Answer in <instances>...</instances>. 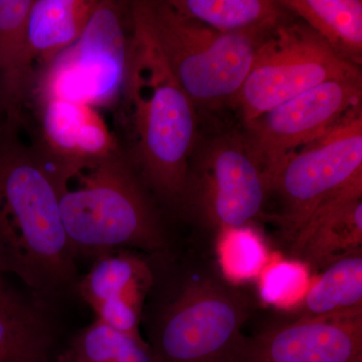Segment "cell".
Here are the masks:
<instances>
[{"mask_svg":"<svg viewBox=\"0 0 362 362\" xmlns=\"http://www.w3.org/2000/svg\"><path fill=\"white\" fill-rule=\"evenodd\" d=\"M9 125L0 140V273L42 298L77 289L75 252L62 218L61 189L33 144Z\"/></svg>","mask_w":362,"mask_h":362,"instance_id":"cell-1","label":"cell"},{"mask_svg":"<svg viewBox=\"0 0 362 362\" xmlns=\"http://www.w3.org/2000/svg\"><path fill=\"white\" fill-rule=\"evenodd\" d=\"M121 101L132 130L128 160L147 189L180 209L199 141L197 108L134 28Z\"/></svg>","mask_w":362,"mask_h":362,"instance_id":"cell-2","label":"cell"},{"mask_svg":"<svg viewBox=\"0 0 362 362\" xmlns=\"http://www.w3.org/2000/svg\"><path fill=\"white\" fill-rule=\"evenodd\" d=\"M180 271L150 315L156 362H235L251 299L204 259Z\"/></svg>","mask_w":362,"mask_h":362,"instance_id":"cell-3","label":"cell"},{"mask_svg":"<svg viewBox=\"0 0 362 362\" xmlns=\"http://www.w3.org/2000/svg\"><path fill=\"white\" fill-rule=\"evenodd\" d=\"M131 25L154 47L195 108L235 104L270 35L216 32L176 13L168 1L128 2Z\"/></svg>","mask_w":362,"mask_h":362,"instance_id":"cell-4","label":"cell"},{"mask_svg":"<svg viewBox=\"0 0 362 362\" xmlns=\"http://www.w3.org/2000/svg\"><path fill=\"white\" fill-rule=\"evenodd\" d=\"M71 180L78 187L66 188L59 206L76 257L97 259L123 250L168 252L165 228L123 150L82 169Z\"/></svg>","mask_w":362,"mask_h":362,"instance_id":"cell-5","label":"cell"},{"mask_svg":"<svg viewBox=\"0 0 362 362\" xmlns=\"http://www.w3.org/2000/svg\"><path fill=\"white\" fill-rule=\"evenodd\" d=\"M128 2L100 0L84 32L37 73L32 103L61 99L94 108L121 101L130 40Z\"/></svg>","mask_w":362,"mask_h":362,"instance_id":"cell-6","label":"cell"},{"mask_svg":"<svg viewBox=\"0 0 362 362\" xmlns=\"http://www.w3.org/2000/svg\"><path fill=\"white\" fill-rule=\"evenodd\" d=\"M362 180V107L357 105L315 141L288 157L270 185L278 199L271 216L292 244L319 206Z\"/></svg>","mask_w":362,"mask_h":362,"instance_id":"cell-7","label":"cell"},{"mask_svg":"<svg viewBox=\"0 0 362 362\" xmlns=\"http://www.w3.org/2000/svg\"><path fill=\"white\" fill-rule=\"evenodd\" d=\"M269 197L263 168L244 133L228 131L195 148L180 209L220 232L261 218Z\"/></svg>","mask_w":362,"mask_h":362,"instance_id":"cell-8","label":"cell"},{"mask_svg":"<svg viewBox=\"0 0 362 362\" xmlns=\"http://www.w3.org/2000/svg\"><path fill=\"white\" fill-rule=\"evenodd\" d=\"M361 75L304 23L277 26L257 52L233 107L245 123L328 81Z\"/></svg>","mask_w":362,"mask_h":362,"instance_id":"cell-9","label":"cell"},{"mask_svg":"<svg viewBox=\"0 0 362 362\" xmlns=\"http://www.w3.org/2000/svg\"><path fill=\"white\" fill-rule=\"evenodd\" d=\"M361 75L328 81L245 123L244 135L269 190L288 157L332 129L361 104Z\"/></svg>","mask_w":362,"mask_h":362,"instance_id":"cell-10","label":"cell"},{"mask_svg":"<svg viewBox=\"0 0 362 362\" xmlns=\"http://www.w3.org/2000/svg\"><path fill=\"white\" fill-rule=\"evenodd\" d=\"M235 362H362V312L290 320L244 335Z\"/></svg>","mask_w":362,"mask_h":362,"instance_id":"cell-11","label":"cell"},{"mask_svg":"<svg viewBox=\"0 0 362 362\" xmlns=\"http://www.w3.org/2000/svg\"><path fill=\"white\" fill-rule=\"evenodd\" d=\"M289 247L311 272L362 252V180L317 207Z\"/></svg>","mask_w":362,"mask_h":362,"instance_id":"cell-12","label":"cell"},{"mask_svg":"<svg viewBox=\"0 0 362 362\" xmlns=\"http://www.w3.org/2000/svg\"><path fill=\"white\" fill-rule=\"evenodd\" d=\"M33 0H0V84L11 125L25 127L32 103L37 69L28 39Z\"/></svg>","mask_w":362,"mask_h":362,"instance_id":"cell-13","label":"cell"},{"mask_svg":"<svg viewBox=\"0 0 362 362\" xmlns=\"http://www.w3.org/2000/svg\"><path fill=\"white\" fill-rule=\"evenodd\" d=\"M154 272L137 252L118 251L100 257L80 279L77 290L93 310L107 306H129L143 313L154 284Z\"/></svg>","mask_w":362,"mask_h":362,"instance_id":"cell-14","label":"cell"},{"mask_svg":"<svg viewBox=\"0 0 362 362\" xmlns=\"http://www.w3.org/2000/svg\"><path fill=\"white\" fill-rule=\"evenodd\" d=\"M52 345L42 306L16 294L0 273V362H52Z\"/></svg>","mask_w":362,"mask_h":362,"instance_id":"cell-15","label":"cell"},{"mask_svg":"<svg viewBox=\"0 0 362 362\" xmlns=\"http://www.w3.org/2000/svg\"><path fill=\"white\" fill-rule=\"evenodd\" d=\"M100 0H33L28 39L37 73L75 44Z\"/></svg>","mask_w":362,"mask_h":362,"instance_id":"cell-16","label":"cell"},{"mask_svg":"<svg viewBox=\"0 0 362 362\" xmlns=\"http://www.w3.org/2000/svg\"><path fill=\"white\" fill-rule=\"evenodd\" d=\"M344 61L362 63L361 0H281Z\"/></svg>","mask_w":362,"mask_h":362,"instance_id":"cell-17","label":"cell"},{"mask_svg":"<svg viewBox=\"0 0 362 362\" xmlns=\"http://www.w3.org/2000/svg\"><path fill=\"white\" fill-rule=\"evenodd\" d=\"M176 11L216 32L270 35L287 21L288 11L273 0H168Z\"/></svg>","mask_w":362,"mask_h":362,"instance_id":"cell-18","label":"cell"},{"mask_svg":"<svg viewBox=\"0 0 362 362\" xmlns=\"http://www.w3.org/2000/svg\"><path fill=\"white\" fill-rule=\"evenodd\" d=\"M362 312V252L349 255L323 269L304 299L292 311V320Z\"/></svg>","mask_w":362,"mask_h":362,"instance_id":"cell-19","label":"cell"},{"mask_svg":"<svg viewBox=\"0 0 362 362\" xmlns=\"http://www.w3.org/2000/svg\"><path fill=\"white\" fill-rule=\"evenodd\" d=\"M66 352L74 362H156L144 338L118 332L97 319L73 338Z\"/></svg>","mask_w":362,"mask_h":362,"instance_id":"cell-20","label":"cell"},{"mask_svg":"<svg viewBox=\"0 0 362 362\" xmlns=\"http://www.w3.org/2000/svg\"><path fill=\"white\" fill-rule=\"evenodd\" d=\"M216 252L218 271L233 285L256 280L271 259L261 235L251 226L218 232Z\"/></svg>","mask_w":362,"mask_h":362,"instance_id":"cell-21","label":"cell"},{"mask_svg":"<svg viewBox=\"0 0 362 362\" xmlns=\"http://www.w3.org/2000/svg\"><path fill=\"white\" fill-rule=\"evenodd\" d=\"M311 273L299 259H270L256 279L259 296L265 304L292 312L313 282Z\"/></svg>","mask_w":362,"mask_h":362,"instance_id":"cell-22","label":"cell"},{"mask_svg":"<svg viewBox=\"0 0 362 362\" xmlns=\"http://www.w3.org/2000/svg\"><path fill=\"white\" fill-rule=\"evenodd\" d=\"M8 125H11L8 109H7L6 98H4V90L0 84V140L4 137Z\"/></svg>","mask_w":362,"mask_h":362,"instance_id":"cell-23","label":"cell"},{"mask_svg":"<svg viewBox=\"0 0 362 362\" xmlns=\"http://www.w3.org/2000/svg\"><path fill=\"white\" fill-rule=\"evenodd\" d=\"M56 362H74L71 361V358L70 356H68V354L65 352V354H62L61 356L59 357L58 361Z\"/></svg>","mask_w":362,"mask_h":362,"instance_id":"cell-24","label":"cell"}]
</instances>
